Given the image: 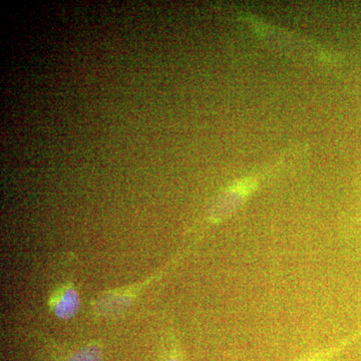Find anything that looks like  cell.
Segmentation results:
<instances>
[{"mask_svg":"<svg viewBox=\"0 0 361 361\" xmlns=\"http://www.w3.org/2000/svg\"><path fill=\"white\" fill-rule=\"evenodd\" d=\"M104 355L101 345L89 343L73 351L66 361H103Z\"/></svg>","mask_w":361,"mask_h":361,"instance_id":"277c9868","label":"cell"},{"mask_svg":"<svg viewBox=\"0 0 361 361\" xmlns=\"http://www.w3.org/2000/svg\"><path fill=\"white\" fill-rule=\"evenodd\" d=\"M163 361H184L183 360L182 355L179 351L177 350V348L175 346H173L171 348V350L169 351L167 355H165V358H164Z\"/></svg>","mask_w":361,"mask_h":361,"instance_id":"8992f818","label":"cell"},{"mask_svg":"<svg viewBox=\"0 0 361 361\" xmlns=\"http://www.w3.org/2000/svg\"><path fill=\"white\" fill-rule=\"evenodd\" d=\"M355 338L348 339V341H343L339 345L332 346V348L323 349V350L316 351V353H310V355L303 356V357L298 358L294 361H329L334 357L336 353H338L341 349L345 348L346 345L353 341Z\"/></svg>","mask_w":361,"mask_h":361,"instance_id":"5b68a950","label":"cell"},{"mask_svg":"<svg viewBox=\"0 0 361 361\" xmlns=\"http://www.w3.org/2000/svg\"><path fill=\"white\" fill-rule=\"evenodd\" d=\"M49 306L54 314L59 319H71L78 314L80 310V295L71 284L63 285L52 294Z\"/></svg>","mask_w":361,"mask_h":361,"instance_id":"3957f363","label":"cell"},{"mask_svg":"<svg viewBox=\"0 0 361 361\" xmlns=\"http://www.w3.org/2000/svg\"><path fill=\"white\" fill-rule=\"evenodd\" d=\"M256 180L252 179L241 180L238 184L233 185L216 202L211 212L210 220L216 223L229 217L235 211L238 210L240 206L256 189Z\"/></svg>","mask_w":361,"mask_h":361,"instance_id":"6da1fadb","label":"cell"},{"mask_svg":"<svg viewBox=\"0 0 361 361\" xmlns=\"http://www.w3.org/2000/svg\"><path fill=\"white\" fill-rule=\"evenodd\" d=\"M135 288L115 289L102 294L94 301V312L99 316L121 314L132 304Z\"/></svg>","mask_w":361,"mask_h":361,"instance_id":"7a4b0ae2","label":"cell"}]
</instances>
